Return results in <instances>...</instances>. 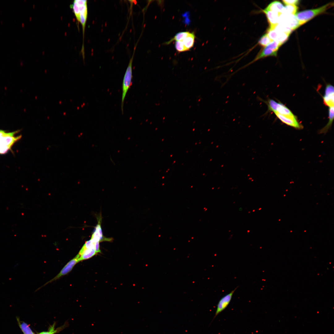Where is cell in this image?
I'll return each instance as SVG.
<instances>
[{
  "instance_id": "cell-1",
  "label": "cell",
  "mask_w": 334,
  "mask_h": 334,
  "mask_svg": "<svg viewBox=\"0 0 334 334\" xmlns=\"http://www.w3.org/2000/svg\"><path fill=\"white\" fill-rule=\"evenodd\" d=\"M260 100L267 105L268 111L273 112L283 123L297 129L302 128V126L299 122L296 116L283 104L269 99L267 101Z\"/></svg>"
},
{
  "instance_id": "cell-2",
  "label": "cell",
  "mask_w": 334,
  "mask_h": 334,
  "mask_svg": "<svg viewBox=\"0 0 334 334\" xmlns=\"http://www.w3.org/2000/svg\"><path fill=\"white\" fill-rule=\"evenodd\" d=\"M333 6V2H330L317 8L302 11L296 13L295 15L301 26L315 16L324 13Z\"/></svg>"
},
{
  "instance_id": "cell-3",
  "label": "cell",
  "mask_w": 334,
  "mask_h": 334,
  "mask_svg": "<svg viewBox=\"0 0 334 334\" xmlns=\"http://www.w3.org/2000/svg\"><path fill=\"white\" fill-rule=\"evenodd\" d=\"M135 49L131 58L130 59L128 66L125 73L122 84V95L121 108L122 114L123 112V105L124 100L127 92L131 85L132 78V63Z\"/></svg>"
},
{
  "instance_id": "cell-4",
  "label": "cell",
  "mask_w": 334,
  "mask_h": 334,
  "mask_svg": "<svg viewBox=\"0 0 334 334\" xmlns=\"http://www.w3.org/2000/svg\"><path fill=\"white\" fill-rule=\"evenodd\" d=\"M283 15L282 16L281 15L280 16L279 22H280V24L289 28L292 31L300 26L295 15Z\"/></svg>"
},
{
  "instance_id": "cell-5",
  "label": "cell",
  "mask_w": 334,
  "mask_h": 334,
  "mask_svg": "<svg viewBox=\"0 0 334 334\" xmlns=\"http://www.w3.org/2000/svg\"><path fill=\"white\" fill-rule=\"evenodd\" d=\"M79 9V21L82 25L83 37L88 15L87 1L76 0Z\"/></svg>"
},
{
  "instance_id": "cell-6",
  "label": "cell",
  "mask_w": 334,
  "mask_h": 334,
  "mask_svg": "<svg viewBox=\"0 0 334 334\" xmlns=\"http://www.w3.org/2000/svg\"><path fill=\"white\" fill-rule=\"evenodd\" d=\"M238 287L232 290L229 293L223 296L218 303L214 319L219 314L223 311L228 306L232 299L233 294Z\"/></svg>"
},
{
  "instance_id": "cell-7",
  "label": "cell",
  "mask_w": 334,
  "mask_h": 334,
  "mask_svg": "<svg viewBox=\"0 0 334 334\" xmlns=\"http://www.w3.org/2000/svg\"><path fill=\"white\" fill-rule=\"evenodd\" d=\"M79 255L78 254L64 266L57 275L49 281L47 282L45 285L57 280L61 277L66 275L71 272L75 264L79 262Z\"/></svg>"
},
{
  "instance_id": "cell-8",
  "label": "cell",
  "mask_w": 334,
  "mask_h": 334,
  "mask_svg": "<svg viewBox=\"0 0 334 334\" xmlns=\"http://www.w3.org/2000/svg\"><path fill=\"white\" fill-rule=\"evenodd\" d=\"M101 218L98 220V223L95 227L91 239L94 243L96 242H101L103 241H111V238H107L103 236L101 225Z\"/></svg>"
},
{
  "instance_id": "cell-9",
  "label": "cell",
  "mask_w": 334,
  "mask_h": 334,
  "mask_svg": "<svg viewBox=\"0 0 334 334\" xmlns=\"http://www.w3.org/2000/svg\"><path fill=\"white\" fill-rule=\"evenodd\" d=\"M323 99L324 103L326 106L329 108L334 107V87L331 85L328 84L326 86Z\"/></svg>"
},
{
  "instance_id": "cell-10",
  "label": "cell",
  "mask_w": 334,
  "mask_h": 334,
  "mask_svg": "<svg viewBox=\"0 0 334 334\" xmlns=\"http://www.w3.org/2000/svg\"><path fill=\"white\" fill-rule=\"evenodd\" d=\"M262 11L266 16L268 21L269 24V28H274L279 23L280 16L282 14L264 9L262 10Z\"/></svg>"
},
{
  "instance_id": "cell-11",
  "label": "cell",
  "mask_w": 334,
  "mask_h": 334,
  "mask_svg": "<svg viewBox=\"0 0 334 334\" xmlns=\"http://www.w3.org/2000/svg\"><path fill=\"white\" fill-rule=\"evenodd\" d=\"M277 52L274 51L267 46H266L264 47L262 50L259 53L258 55H257V56L252 62L246 65L245 66H244V67L262 58L268 56L276 57L277 55Z\"/></svg>"
},
{
  "instance_id": "cell-12",
  "label": "cell",
  "mask_w": 334,
  "mask_h": 334,
  "mask_svg": "<svg viewBox=\"0 0 334 334\" xmlns=\"http://www.w3.org/2000/svg\"><path fill=\"white\" fill-rule=\"evenodd\" d=\"M78 254L79 255V261L80 262L91 258L96 253L95 251L94 247L89 248H86L82 246Z\"/></svg>"
},
{
  "instance_id": "cell-13",
  "label": "cell",
  "mask_w": 334,
  "mask_h": 334,
  "mask_svg": "<svg viewBox=\"0 0 334 334\" xmlns=\"http://www.w3.org/2000/svg\"><path fill=\"white\" fill-rule=\"evenodd\" d=\"M284 7L281 2L274 1L270 3L264 9L282 14Z\"/></svg>"
},
{
  "instance_id": "cell-14",
  "label": "cell",
  "mask_w": 334,
  "mask_h": 334,
  "mask_svg": "<svg viewBox=\"0 0 334 334\" xmlns=\"http://www.w3.org/2000/svg\"><path fill=\"white\" fill-rule=\"evenodd\" d=\"M21 137L20 135L17 137L7 136L0 139V145L7 146L11 148L13 145Z\"/></svg>"
},
{
  "instance_id": "cell-15",
  "label": "cell",
  "mask_w": 334,
  "mask_h": 334,
  "mask_svg": "<svg viewBox=\"0 0 334 334\" xmlns=\"http://www.w3.org/2000/svg\"><path fill=\"white\" fill-rule=\"evenodd\" d=\"M195 38V36L194 33L190 32L186 37L182 41L187 51L193 47Z\"/></svg>"
},
{
  "instance_id": "cell-16",
  "label": "cell",
  "mask_w": 334,
  "mask_h": 334,
  "mask_svg": "<svg viewBox=\"0 0 334 334\" xmlns=\"http://www.w3.org/2000/svg\"><path fill=\"white\" fill-rule=\"evenodd\" d=\"M334 107L329 108V120L326 125L319 131L320 134H325L331 126L334 119Z\"/></svg>"
},
{
  "instance_id": "cell-17",
  "label": "cell",
  "mask_w": 334,
  "mask_h": 334,
  "mask_svg": "<svg viewBox=\"0 0 334 334\" xmlns=\"http://www.w3.org/2000/svg\"><path fill=\"white\" fill-rule=\"evenodd\" d=\"M17 320L18 324L24 334H35L27 323L21 321L18 317H17Z\"/></svg>"
},
{
  "instance_id": "cell-18",
  "label": "cell",
  "mask_w": 334,
  "mask_h": 334,
  "mask_svg": "<svg viewBox=\"0 0 334 334\" xmlns=\"http://www.w3.org/2000/svg\"><path fill=\"white\" fill-rule=\"evenodd\" d=\"M188 32H182L177 33L175 36L169 41L165 43V44L168 45L173 41H182L190 33Z\"/></svg>"
},
{
  "instance_id": "cell-19",
  "label": "cell",
  "mask_w": 334,
  "mask_h": 334,
  "mask_svg": "<svg viewBox=\"0 0 334 334\" xmlns=\"http://www.w3.org/2000/svg\"><path fill=\"white\" fill-rule=\"evenodd\" d=\"M298 9L296 5H286L284 7L282 14L287 15H295Z\"/></svg>"
},
{
  "instance_id": "cell-20",
  "label": "cell",
  "mask_w": 334,
  "mask_h": 334,
  "mask_svg": "<svg viewBox=\"0 0 334 334\" xmlns=\"http://www.w3.org/2000/svg\"><path fill=\"white\" fill-rule=\"evenodd\" d=\"M273 41L272 40L266 33L263 35L259 39L258 44L260 46L265 47Z\"/></svg>"
},
{
  "instance_id": "cell-21",
  "label": "cell",
  "mask_w": 334,
  "mask_h": 334,
  "mask_svg": "<svg viewBox=\"0 0 334 334\" xmlns=\"http://www.w3.org/2000/svg\"><path fill=\"white\" fill-rule=\"evenodd\" d=\"M277 33L278 36L276 41L282 45L287 41L290 34L285 32H277Z\"/></svg>"
},
{
  "instance_id": "cell-22",
  "label": "cell",
  "mask_w": 334,
  "mask_h": 334,
  "mask_svg": "<svg viewBox=\"0 0 334 334\" xmlns=\"http://www.w3.org/2000/svg\"><path fill=\"white\" fill-rule=\"evenodd\" d=\"M268 35L272 41H276L278 36V33L274 28H269L267 31Z\"/></svg>"
},
{
  "instance_id": "cell-23",
  "label": "cell",
  "mask_w": 334,
  "mask_h": 334,
  "mask_svg": "<svg viewBox=\"0 0 334 334\" xmlns=\"http://www.w3.org/2000/svg\"><path fill=\"white\" fill-rule=\"evenodd\" d=\"M175 47L176 50L178 52H183L187 51L182 41H176Z\"/></svg>"
},
{
  "instance_id": "cell-24",
  "label": "cell",
  "mask_w": 334,
  "mask_h": 334,
  "mask_svg": "<svg viewBox=\"0 0 334 334\" xmlns=\"http://www.w3.org/2000/svg\"><path fill=\"white\" fill-rule=\"evenodd\" d=\"M19 131H17L11 132H6L4 131L0 130V139L2 137L5 136H13L14 135L18 133Z\"/></svg>"
},
{
  "instance_id": "cell-25",
  "label": "cell",
  "mask_w": 334,
  "mask_h": 334,
  "mask_svg": "<svg viewBox=\"0 0 334 334\" xmlns=\"http://www.w3.org/2000/svg\"><path fill=\"white\" fill-rule=\"evenodd\" d=\"M286 5H296L299 3V1L298 0H283L282 1Z\"/></svg>"
},
{
  "instance_id": "cell-26",
  "label": "cell",
  "mask_w": 334,
  "mask_h": 334,
  "mask_svg": "<svg viewBox=\"0 0 334 334\" xmlns=\"http://www.w3.org/2000/svg\"><path fill=\"white\" fill-rule=\"evenodd\" d=\"M55 323H54L52 325L50 326L49 328L50 331V332L49 334H54L57 333L58 332H59L60 330L62 329V328L55 329Z\"/></svg>"
},
{
  "instance_id": "cell-27",
  "label": "cell",
  "mask_w": 334,
  "mask_h": 334,
  "mask_svg": "<svg viewBox=\"0 0 334 334\" xmlns=\"http://www.w3.org/2000/svg\"><path fill=\"white\" fill-rule=\"evenodd\" d=\"M99 243L100 242H96L94 243V248L96 254L99 253H101Z\"/></svg>"
}]
</instances>
